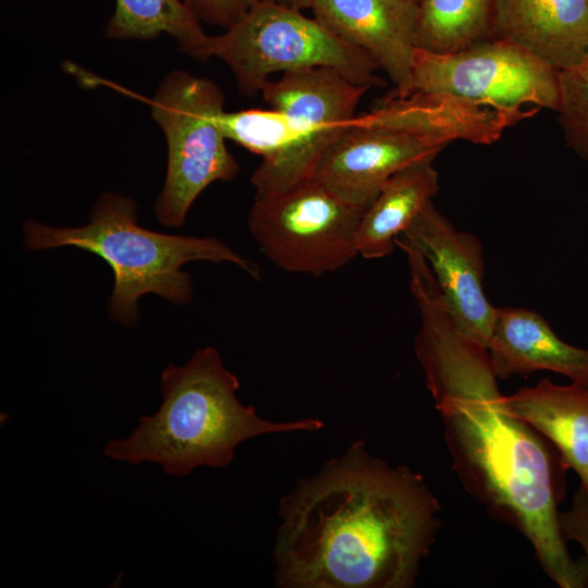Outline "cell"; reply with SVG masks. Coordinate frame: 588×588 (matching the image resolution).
<instances>
[{
  "mask_svg": "<svg viewBox=\"0 0 588 588\" xmlns=\"http://www.w3.org/2000/svg\"><path fill=\"white\" fill-rule=\"evenodd\" d=\"M419 313L414 350L463 488L529 541L558 586L588 587V562L571 556L559 525L568 468L561 454L509 409L487 347L461 333L441 303Z\"/></svg>",
  "mask_w": 588,
  "mask_h": 588,
  "instance_id": "cell-1",
  "label": "cell"
},
{
  "mask_svg": "<svg viewBox=\"0 0 588 588\" xmlns=\"http://www.w3.org/2000/svg\"><path fill=\"white\" fill-rule=\"evenodd\" d=\"M440 503L425 479L356 441L280 501L284 588H411L436 542Z\"/></svg>",
  "mask_w": 588,
  "mask_h": 588,
  "instance_id": "cell-2",
  "label": "cell"
},
{
  "mask_svg": "<svg viewBox=\"0 0 588 588\" xmlns=\"http://www.w3.org/2000/svg\"><path fill=\"white\" fill-rule=\"evenodd\" d=\"M160 381L158 411L140 417L127 438L110 441L103 450L108 457L133 465L150 462L169 475L184 476L199 466H226L247 439L323 426L318 419L273 422L259 417L237 400V378L210 346L183 366L169 364Z\"/></svg>",
  "mask_w": 588,
  "mask_h": 588,
  "instance_id": "cell-3",
  "label": "cell"
},
{
  "mask_svg": "<svg viewBox=\"0 0 588 588\" xmlns=\"http://www.w3.org/2000/svg\"><path fill=\"white\" fill-rule=\"evenodd\" d=\"M28 250L74 246L102 258L112 269L114 286L109 314L123 324L138 318V298L157 294L174 304L192 298L191 275L181 268L194 260L231 262L255 279L259 267L213 237L163 234L137 222V205L127 196L106 193L91 208L87 224L54 228L36 221L23 224Z\"/></svg>",
  "mask_w": 588,
  "mask_h": 588,
  "instance_id": "cell-4",
  "label": "cell"
},
{
  "mask_svg": "<svg viewBox=\"0 0 588 588\" xmlns=\"http://www.w3.org/2000/svg\"><path fill=\"white\" fill-rule=\"evenodd\" d=\"M223 61L240 90L261 91L277 72L328 66L368 88L384 85L377 62L364 50L344 42L302 11L259 0L236 24L209 36L200 59Z\"/></svg>",
  "mask_w": 588,
  "mask_h": 588,
  "instance_id": "cell-5",
  "label": "cell"
},
{
  "mask_svg": "<svg viewBox=\"0 0 588 588\" xmlns=\"http://www.w3.org/2000/svg\"><path fill=\"white\" fill-rule=\"evenodd\" d=\"M223 112V91L208 78L177 70L159 84L150 113L168 147L166 180L155 205L164 226H181L204 189L237 174L220 126Z\"/></svg>",
  "mask_w": 588,
  "mask_h": 588,
  "instance_id": "cell-6",
  "label": "cell"
},
{
  "mask_svg": "<svg viewBox=\"0 0 588 588\" xmlns=\"http://www.w3.org/2000/svg\"><path fill=\"white\" fill-rule=\"evenodd\" d=\"M365 210L311 177L255 197L247 223L260 252L273 265L320 277L358 256L356 232Z\"/></svg>",
  "mask_w": 588,
  "mask_h": 588,
  "instance_id": "cell-7",
  "label": "cell"
},
{
  "mask_svg": "<svg viewBox=\"0 0 588 588\" xmlns=\"http://www.w3.org/2000/svg\"><path fill=\"white\" fill-rule=\"evenodd\" d=\"M444 93L519 115L560 105V72L525 49L489 38L465 49H415L411 94ZM409 94V95H411Z\"/></svg>",
  "mask_w": 588,
  "mask_h": 588,
  "instance_id": "cell-8",
  "label": "cell"
},
{
  "mask_svg": "<svg viewBox=\"0 0 588 588\" xmlns=\"http://www.w3.org/2000/svg\"><path fill=\"white\" fill-rule=\"evenodd\" d=\"M426 260L454 326L487 347L497 313L483 291L481 242L460 231L430 201L402 233Z\"/></svg>",
  "mask_w": 588,
  "mask_h": 588,
  "instance_id": "cell-9",
  "label": "cell"
},
{
  "mask_svg": "<svg viewBox=\"0 0 588 588\" xmlns=\"http://www.w3.org/2000/svg\"><path fill=\"white\" fill-rule=\"evenodd\" d=\"M446 146L429 137L353 120L323 151L313 179L343 199L367 208L393 174L418 161L434 160Z\"/></svg>",
  "mask_w": 588,
  "mask_h": 588,
  "instance_id": "cell-10",
  "label": "cell"
},
{
  "mask_svg": "<svg viewBox=\"0 0 588 588\" xmlns=\"http://www.w3.org/2000/svg\"><path fill=\"white\" fill-rule=\"evenodd\" d=\"M316 19L334 36L367 52L391 78L390 97L411 94L419 3L409 0H314Z\"/></svg>",
  "mask_w": 588,
  "mask_h": 588,
  "instance_id": "cell-11",
  "label": "cell"
},
{
  "mask_svg": "<svg viewBox=\"0 0 588 588\" xmlns=\"http://www.w3.org/2000/svg\"><path fill=\"white\" fill-rule=\"evenodd\" d=\"M522 120L515 113L444 93L385 96L354 118L362 125L404 131L446 145L458 139L489 145Z\"/></svg>",
  "mask_w": 588,
  "mask_h": 588,
  "instance_id": "cell-12",
  "label": "cell"
},
{
  "mask_svg": "<svg viewBox=\"0 0 588 588\" xmlns=\"http://www.w3.org/2000/svg\"><path fill=\"white\" fill-rule=\"evenodd\" d=\"M490 38L512 42L559 72L588 61V0H494Z\"/></svg>",
  "mask_w": 588,
  "mask_h": 588,
  "instance_id": "cell-13",
  "label": "cell"
},
{
  "mask_svg": "<svg viewBox=\"0 0 588 588\" xmlns=\"http://www.w3.org/2000/svg\"><path fill=\"white\" fill-rule=\"evenodd\" d=\"M487 351L498 379L547 370L588 384V350L561 340L534 310L497 307Z\"/></svg>",
  "mask_w": 588,
  "mask_h": 588,
  "instance_id": "cell-14",
  "label": "cell"
},
{
  "mask_svg": "<svg viewBox=\"0 0 588 588\" xmlns=\"http://www.w3.org/2000/svg\"><path fill=\"white\" fill-rule=\"evenodd\" d=\"M509 409L547 438L588 493V384L544 378L505 396Z\"/></svg>",
  "mask_w": 588,
  "mask_h": 588,
  "instance_id": "cell-15",
  "label": "cell"
},
{
  "mask_svg": "<svg viewBox=\"0 0 588 588\" xmlns=\"http://www.w3.org/2000/svg\"><path fill=\"white\" fill-rule=\"evenodd\" d=\"M432 159L413 163L393 174L364 211L356 247L366 259L390 255L402 234L439 191Z\"/></svg>",
  "mask_w": 588,
  "mask_h": 588,
  "instance_id": "cell-16",
  "label": "cell"
},
{
  "mask_svg": "<svg viewBox=\"0 0 588 588\" xmlns=\"http://www.w3.org/2000/svg\"><path fill=\"white\" fill-rule=\"evenodd\" d=\"M105 33L110 39L136 40L167 34L183 52L195 59H200L209 37L183 0H115Z\"/></svg>",
  "mask_w": 588,
  "mask_h": 588,
  "instance_id": "cell-17",
  "label": "cell"
},
{
  "mask_svg": "<svg viewBox=\"0 0 588 588\" xmlns=\"http://www.w3.org/2000/svg\"><path fill=\"white\" fill-rule=\"evenodd\" d=\"M493 3L494 0H420L415 47L449 53L489 39Z\"/></svg>",
  "mask_w": 588,
  "mask_h": 588,
  "instance_id": "cell-18",
  "label": "cell"
},
{
  "mask_svg": "<svg viewBox=\"0 0 588 588\" xmlns=\"http://www.w3.org/2000/svg\"><path fill=\"white\" fill-rule=\"evenodd\" d=\"M556 112L567 145L588 161V61L560 72Z\"/></svg>",
  "mask_w": 588,
  "mask_h": 588,
  "instance_id": "cell-19",
  "label": "cell"
},
{
  "mask_svg": "<svg viewBox=\"0 0 588 588\" xmlns=\"http://www.w3.org/2000/svg\"><path fill=\"white\" fill-rule=\"evenodd\" d=\"M259 0H183L204 23L228 29L236 24Z\"/></svg>",
  "mask_w": 588,
  "mask_h": 588,
  "instance_id": "cell-20",
  "label": "cell"
},
{
  "mask_svg": "<svg viewBox=\"0 0 588 588\" xmlns=\"http://www.w3.org/2000/svg\"><path fill=\"white\" fill-rule=\"evenodd\" d=\"M559 525L563 538L579 543L588 562V493L579 487L568 510L559 512Z\"/></svg>",
  "mask_w": 588,
  "mask_h": 588,
  "instance_id": "cell-21",
  "label": "cell"
},
{
  "mask_svg": "<svg viewBox=\"0 0 588 588\" xmlns=\"http://www.w3.org/2000/svg\"><path fill=\"white\" fill-rule=\"evenodd\" d=\"M269 2L287 7L295 10L310 9L314 0H267Z\"/></svg>",
  "mask_w": 588,
  "mask_h": 588,
  "instance_id": "cell-22",
  "label": "cell"
},
{
  "mask_svg": "<svg viewBox=\"0 0 588 588\" xmlns=\"http://www.w3.org/2000/svg\"><path fill=\"white\" fill-rule=\"evenodd\" d=\"M409 1H413V2H416V3L420 2V0H409Z\"/></svg>",
  "mask_w": 588,
  "mask_h": 588,
  "instance_id": "cell-23",
  "label": "cell"
}]
</instances>
